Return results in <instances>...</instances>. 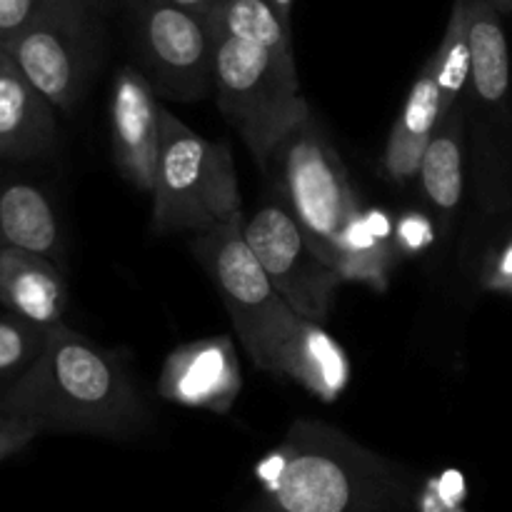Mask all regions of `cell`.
Masks as SVG:
<instances>
[{"label": "cell", "instance_id": "1", "mask_svg": "<svg viewBox=\"0 0 512 512\" xmlns=\"http://www.w3.org/2000/svg\"><path fill=\"white\" fill-rule=\"evenodd\" d=\"M415 475L343 430L300 418L260 463L245 512H410Z\"/></svg>", "mask_w": 512, "mask_h": 512}, {"label": "cell", "instance_id": "2", "mask_svg": "<svg viewBox=\"0 0 512 512\" xmlns=\"http://www.w3.org/2000/svg\"><path fill=\"white\" fill-rule=\"evenodd\" d=\"M210 28L218 108L263 168L283 135L310 113L300 93L293 35L268 0H223Z\"/></svg>", "mask_w": 512, "mask_h": 512}, {"label": "cell", "instance_id": "3", "mask_svg": "<svg viewBox=\"0 0 512 512\" xmlns=\"http://www.w3.org/2000/svg\"><path fill=\"white\" fill-rule=\"evenodd\" d=\"M0 413L40 433L130 438L148 420L123 360L65 323L48 330L38 363L0 398Z\"/></svg>", "mask_w": 512, "mask_h": 512}, {"label": "cell", "instance_id": "4", "mask_svg": "<svg viewBox=\"0 0 512 512\" xmlns=\"http://www.w3.org/2000/svg\"><path fill=\"white\" fill-rule=\"evenodd\" d=\"M263 170L315 253L343 278L350 238L363 213L343 158L313 113L283 135Z\"/></svg>", "mask_w": 512, "mask_h": 512}, {"label": "cell", "instance_id": "5", "mask_svg": "<svg viewBox=\"0 0 512 512\" xmlns=\"http://www.w3.org/2000/svg\"><path fill=\"white\" fill-rule=\"evenodd\" d=\"M153 233H205L243 213L233 155L160 110V153L153 183Z\"/></svg>", "mask_w": 512, "mask_h": 512}, {"label": "cell", "instance_id": "6", "mask_svg": "<svg viewBox=\"0 0 512 512\" xmlns=\"http://www.w3.org/2000/svg\"><path fill=\"white\" fill-rule=\"evenodd\" d=\"M245 215L190 238V248L205 273L218 288L240 345L260 370H268L270 358L298 313L275 290L263 265L250 250L243 233Z\"/></svg>", "mask_w": 512, "mask_h": 512}, {"label": "cell", "instance_id": "7", "mask_svg": "<svg viewBox=\"0 0 512 512\" xmlns=\"http://www.w3.org/2000/svg\"><path fill=\"white\" fill-rule=\"evenodd\" d=\"M100 13L98 0H40L28 25L5 45L58 113L75 108L93 75L103 35Z\"/></svg>", "mask_w": 512, "mask_h": 512}, {"label": "cell", "instance_id": "8", "mask_svg": "<svg viewBox=\"0 0 512 512\" xmlns=\"http://www.w3.org/2000/svg\"><path fill=\"white\" fill-rule=\"evenodd\" d=\"M128 23L140 70L173 100H203L213 90L215 40L210 20L168 0H128Z\"/></svg>", "mask_w": 512, "mask_h": 512}, {"label": "cell", "instance_id": "9", "mask_svg": "<svg viewBox=\"0 0 512 512\" xmlns=\"http://www.w3.org/2000/svg\"><path fill=\"white\" fill-rule=\"evenodd\" d=\"M250 250L285 303L313 323H325L338 293L340 273L330 268L278 198L265 200L243 220Z\"/></svg>", "mask_w": 512, "mask_h": 512}, {"label": "cell", "instance_id": "10", "mask_svg": "<svg viewBox=\"0 0 512 512\" xmlns=\"http://www.w3.org/2000/svg\"><path fill=\"white\" fill-rule=\"evenodd\" d=\"M160 105L143 70L125 65L110 90V145L115 168L140 193H153L160 153Z\"/></svg>", "mask_w": 512, "mask_h": 512}, {"label": "cell", "instance_id": "11", "mask_svg": "<svg viewBox=\"0 0 512 512\" xmlns=\"http://www.w3.org/2000/svg\"><path fill=\"white\" fill-rule=\"evenodd\" d=\"M243 388L240 360L228 335L203 338L175 348L158 378L160 398L185 408L228 413Z\"/></svg>", "mask_w": 512, "mask_h": 512}, {"label": "cell", "instance_id": "12", "mask_svg": "<svg viewBox=\"0 0 512 512\" xmlns=\"http://www.w3.org/2000/svg\"><path fill=\"white\" fill-rule=\"evenodd\" d=\"M58 143V110L0 53V163H28Z\"/></svg>", "mask_w": 512, "mask_h": 512}, {"label": "cell", "instance_id": "13", "mask_svg": "<svg viewBox=\"0 0 512 512\" xmlns=\"http://www.w3.org/2000/svg\"><path fill=\"white\" fill-rule=\"evenodd\" d=\"M265 373L290 378L315 398L338 400L350 383V360L335 338L320 323L298 315L285 338L275 348Z\"/></svg>", "mask_w": 512, "mask_h": 512}, {"label": "cell", "instance_id": "14", "mask_svg": "<svg viewBox=\"0 0 512 512\" xmlns=\"http://www.w3.org/2000/svg\"><path fill=\"white\" fill-rule=\"evenodd\" d=\"M0 305L15 318L55 328L63 323L68 305L63 268L43 255L0 248Z\"/></svg>", "mask_w": 512, "mask_h": 512}, {"label": "cell", "instance_id": "15", "mask_svg": "<svg viewBox=\"0 0 512 512\" xmlns=\"http://www.w3.org/2000/svg\"><path fill=\"white\" fill-rule=\"evenodd\" d=\"M440 128V90L433 60L423 65L415 78L403 110L393 123L385 143L383 168L393 183L405 185L418 178L420 163L430 140Z\"/></svg>", "mask_w": 512, "mask_h": 512}, {"label": "cell", "instance_id": "16", "mask_svg": "<svg viewBox=\"0 0 512 512\" xmlns=\"http://www.w3.org/2000/svg\"><path fill=\"white\" fill-rule=\"evenodd\" d=\"M0 248H18L63 265L58 213L38 185L25 180L0 183Z\"/></svg>", "mask_w": 512, "mask_h": 512}, {"label": "cell", "instance_id": "17", "mask_svg": "<svg viewBox=\"0 0 512 512\" xmlns=\"http://www.w3.org/2000/svg\"><path fill=\"white\" fill-rule=\"evenodd\" d=\"M465 105L460 100L440 123L420 163L418 180L430 208L443 218L455 213L465 188Z\"/></svg>", "mask_w": 512, "mask_h": 512}, {"label": "cell", "instance_id": "18", "mask_svg": "<svg viewBox=\"0 0 512 512\" xmlns=\"http://www.w3.org/2000/svg\"><path fill=\"white\" fill-rule=\"evenodd\" d=\"M510 88V53L498 5L470 0V83L478 103L495 105Z\"/></svg>", "mask_w": 512, "mask_h": 512}, {"label": "cell", "instance_id": "19", "mask_svg": "<svg viewBox=\"0 0 512 512\" xmlns=\"http://www.w3.org/2000/svg\"><path fill=\"white\" fill-rule=\"evenodd\" d=\"M440 90V123L465 98L470 83V0H455L448 28L433 53Z\"/></svg>", "mask_w": 512, "mask_h": 512}, {"label": "cell", "instance_id": "20", "mask_svg": "<svg viewBox=\"0 0 512 512\" xmlns=\"http://www.w3.org/2000/svg\"><path fill=\"white\" fill-rule=\"evenodd\" d=\"M48 343V328L0 313V398L38 363Z\"/></svg>", "mask_w": 512, "mask_h": 512}, {"label": "cell", "instance_id": "21", "mask_svg": "<svg viewBox=\"0 0 512 512\" xmlns=\"http://www.w3.org/2000/svg\"><path fill=\"white\" fill-rule=\"evenodd\" d=\"M40 430L25 420L13 418V415L0 413V463L13 458L23 448H28L35 438H40Z\"/></svg>", "mask_w": 512, "mask_h": 512}, {"label": "cell", "instance_id": "22", "mask_svg": "<svg viewBox=\"0 0 512 512\" xmlns=\"http://www.w3.org/2000/svg\"><path fill=\"white\" fill-rule=\"evenodd\" d=\"M40 0H0V45H8L28 25Z\"/></svg>", "mask_w": 512, "mask_h": 512}, {"label": "cell", "instance_id": "23", "mask_svg": "<svg viewBox=\"0 0 512 512\" xmlns=\"http://www.w3.org/2000/svg\"><path fill=\"white\" fill-rule=\"evenodd\" d=\"M168 3L180 10H188V13L198 15V18L203 20H213V15L218 13L223 0H168Z\"/></svg>", "mask_w": 512, "mask_h": 512}, {"label": "cell", "instance_id": "24", "mask_svg": "<svg viewBox=\"0 0 512 512\" xmlns=\"http://www.w3.org/2000/svg\"><path fill=\"white\" fill-rule=\"evenodd\" d=\"M270 8L275 10L278 20L283 23V28L290 33V13H293V3L295 0H268Z\"/></svg>", "mask_w": 512, "mask_h": 512}, {"label": "cell", "instance_id": "25", "mask_svg": "<svg viewBox=\"0 0 512 512\" xmlns=\"http://www.w3.org/2000/svg\"><path fill=\"white\" fill-rule=\"evenodd\" d=\"M493 3L495 5H498V3H510V0H493Z\"/></svg>", "mask_w": 512, "mask_h": 512}, {"label": "cell", "instance_id": "26", "mask_svg": "<svg viewBox=\"0 0 512 512\" xmlns=\"http://www.w3.org/2000/svg\"><path fill=\"white\" fill-rule=\"evenodd\" d=\"M98 3H100V5H103V8H105V3H108V0H98Z\"/></svg>", "mask_w": 512, "mask_h": 512}, {"label": "cell", "instance_id": "27", "mask_svg": "<svg viewBox=\"0 0 512 512\" xmlns=\"http://www.w3.org/2000/svg\"><path fill=\"white\" fill-rule=\"evenodd\" d=\"M0 53H3V45H0Z\"/></svg>", "mask_w": 512, "mask_h": 512}]
</instances>
